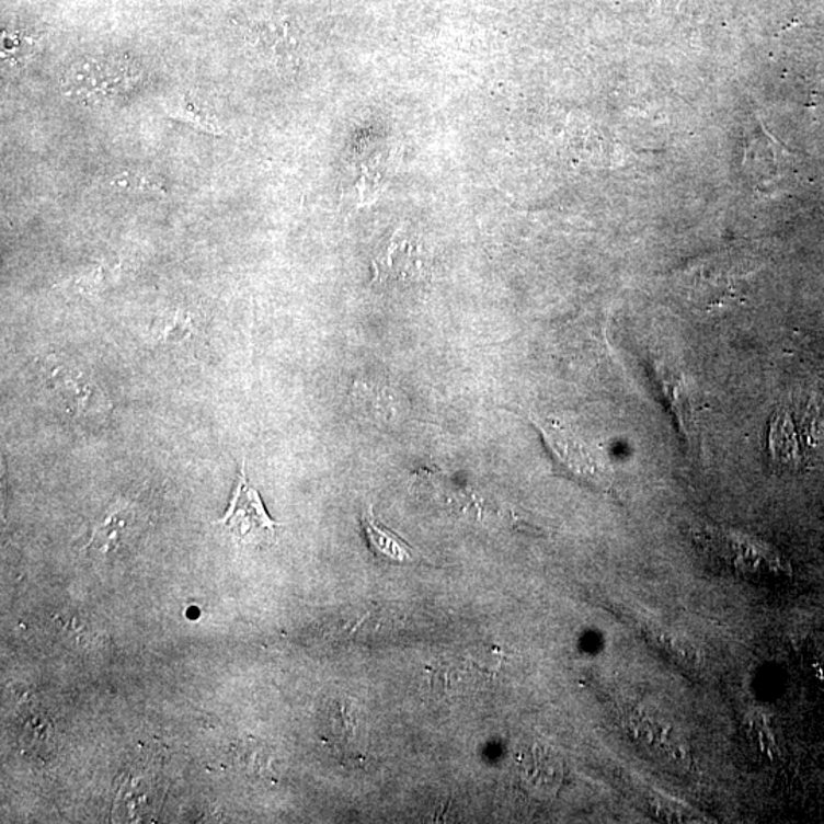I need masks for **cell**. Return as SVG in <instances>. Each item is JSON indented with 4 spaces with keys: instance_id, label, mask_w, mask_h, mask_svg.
Masks as SVG:
<instances>
[{
    "instance_id": "277c9868",
    "label": "cell",
    "mask_w": 824,
    "mask_h": 824,
    "mask_svg": "<svg viewBox=\"0 0 824 824\" xmlns=\"http://www.w3.org/2000/svg\"><path fill=\"white\" fill-rule=\"evenodd\" d=\"M240 542L259 543L277 536L278 523L267 515L259 491L249 484L244 462L224 518L216 520Z\"/></svg>"
},
{
    "instance_id": "5b68a950",
    "label": "cell",
    "mask_w": 824,
    "mask_h": 824,
    "mask_svg": "<svg viewBox=\"0 0 824 824\" xmlns=\"http://www.w3.org/2000/svg\"><path fill=\"white\" fill-rule=\"evenodd\" d=\"M360 526H363L368 547L377 558L396 563H412L422 559L419 551L414 550L407 540L400 538L390 528L384 527L376 519L373 507H368V511L360 516Z\"/></svg>"
},
{
    "instance_id": "8992f818",
    "label": "cell",
    "mask_w": 824,
    "mask_h": 824,
    "mask_svg": "<svg viewBox=\"0 0 824 824\" xmlns=\"http://www.w3.org/2000/svg\"><path fill=\"white\" fill-rule=\"evenodd\" d=\"M711 539L718 543V548H721L725 558L741 569L757 571L762 566L777 562V556L765 543L748 536L719 534V536H711Z\"/></svg>"
},
{
    "instance_id": "9c48e42d",
    "label": "cell",
    "mask_w": 824,
    "mask_h": 824,
    "mask_svg": "<svg viewBox=\"0 0 824 824\" xmlns=\"http://www.w3.org/2000/svg\"><path fill=\"white\" fill-rule=\"evenodd\" d=\"M112 186L118 193L128 194H167L165 182L158 174L146 170H126L112 179Z\"/></svg>"
},
{
    "instance_id": "52a82bcc",
    "label": "cell",
    "mask_w": 824,
    "mask_h": 824,
    "mask_svg": "<svg viewBox=\"0 0 824 824\" xmlns=\"http://www.w3.org/2000/svg\"><path fill=\"white\" fill-rule=\"evenodd\" d=\"M167 114L178 122L192 124L206 134H224V127L220 126L216 114H213L208 107L202 106L199 101L194 100L190 93H182L181 96L169 101Z\"/></svg>"
},
{
    "instance_id": "ba28073f",
    "label": "cell",
    "mask_w": 824,
    "mask_h": 824,
    "mask_svg": "<svg viewBox=\"0 0 824 824\" xmlns=\"http://www.w3.org/2000/svg\"><path fill=\"white\" fill-rule=\"evenodd\" d=\"M249 34H251L252 43L262 50L264 56L272 58L277 64L289 61L291 46L277 26L259 23V25L249 26Z\"/></svg>"
},
{
    "instance_id": "3957f363",
    "label": "cell",
    "mask_w": 824,
    "mask_h": 824,
    "mask_svg": "<svg viewBox=\"0 0 824 824\" xmlns=\"http://www.w3.org/2000/svg\"><path fill=\"white\" fill-rule=\"evenodd\" d=\"M431 267L425 243L411 232L398 229L373 260V278L380 285H412L430 278Z\"/></svg>"
},
{
    "instance_id": "7a4b0ae2",
    "label": "cell",
    "mask_w": 824,
    "mask_h": 824,
    "mask_svg": "<svg viewBox=\"0 0 824 824\" xmlns=\"http://www.w3.org/2000/svg\"><path fill=\"white\" fill-rule=\"evenodd\" d=\"M141 79V71L136 66L116 58H91L71 66L61 85L66 95L84 103L100 104L126 96Z\"/></svg>"
},
{
    "instance_id": "6da1fadb",
    "label": "cell",
    "mask_w": 824,
    "mask_h": 824,
    "mask_svg": "<svg viewBox=\"0 0 824 824\" xmlns=\"http://www.w3.org/2000/svg\"><path fill=\"white\" fill-rule=\"evenodd\" d=\"M554 461L571 477L594 485H606L611 478L604 450L591 445L574 427L559 419L531 417Z\"/></svg>"
}]
</instances>
